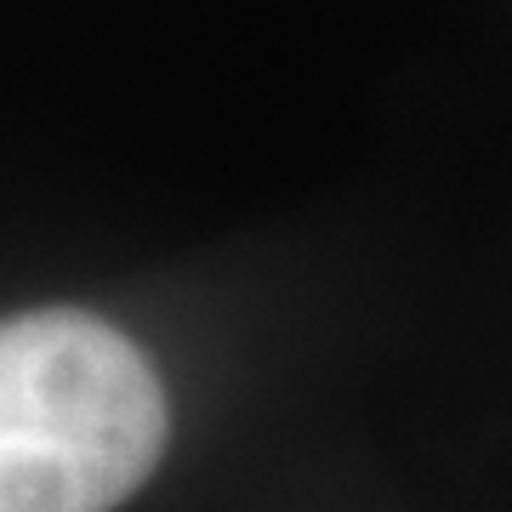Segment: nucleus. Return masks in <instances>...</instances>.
<instances>
[{
	"mask_svg": "<svg viewBox=\"0 0 512 512\" xmlns=\"http://www.w3.org/2000/svg\"><path fill=\"white\" fill-rule=\"evenodd\" d=\"M148 353L80 308L0 319V512H114L160 467Z\"/></svg>",
	"mask_w": 512,
	"mask_h": 512,
	"instance_id": "f257e3e1",
	"label": "nucleus"
}]
</instances>
